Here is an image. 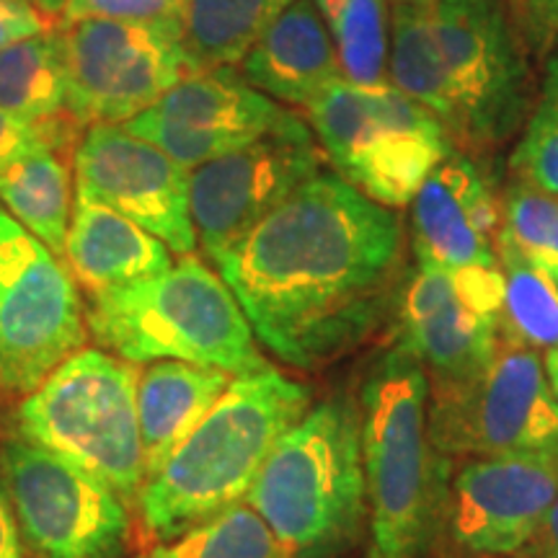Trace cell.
Instances as JSON below:
<instances>
[{
  "instance_id": "obj_2",
  "label": "cell",
  "mask_w": 558,
  "mask_h": 558,
  "mask_svg": "<svg viewBox=\"0 0 558 558\" xmlns=\"http://www.w3.org/2000/svg\"><path fill=\"white\" fill-rule=\"evenodd\" d=\"M313 390L275 367L230 380L192 435L145 478L137 507L160 541L246 501L279 437L311 409Z\"/></svg>"
},
{
  "instance_id": "obj_15",
  "label": "cell",
  "mask_w": 558,
  "mask_h": 558,
  "mask_svg": "<svg viewBox=\"0 0 558 558\" xmlns=\"http://www.w3.org/2000/svg\"><path fill=\"white\" fill-rule=\"evenodd\" d=\"M75 194L101 202L156 235L173 254H194L190 171L122 124H90L73 158Z\"/></svg>"
},
{
  "instance_id": "obj_17",
  "label": "cell",
  "mask_w": 558,
  "mask_h": 558,
  "mask_svg": "<svg viewBox=\"0 0 558 558\" xmlns=\"http://www.w3.org/2000/svg\"><path fill=\"white\" fill-rule=\"evenodd\" d=\"M501 215L476 158L452 150L411 199L414 254L424 267L448 271L499 267Z\"/></svg>"
},
{
  "instance_id": "obj_27",
  "label": "cell",
  "mask_w": 558,
  "mask_h": 558,
  "mask_svg": "<svg viewBox=\"0 0 558 558\" xmlns=\"http://www.w3.org/2000/svg\"><path fill=\"white\" fill-rule=\"evenodd\" d=\"M0 109L24 120L65 111V78L52 29L0 52Z\"/></svg>"
},
{
  "instance_id": "obj_28",
  "label": "cell",
  "mask_w": 558,
  "mask_h": 558,
  "mask_svg": "<svg viewBox=\"0 0 558 558\" xmlns=\"http://www.w3.org/2000/svg\"><path fill=\"white\" fill-rule=\"evenodd\" d=\"M145 558H295L248 501L228 507Z\"/></svg>"
},
{
  "instance_id": "obj_36",
  "label": "cell",
  "mask_w": 558,
  "mask_h": 558,
  "mask_svg": "<svg viewBox=\"0 0 558 558\" xmlns=\"http://www.w3.org/2000/svg\"><path fill=\"white\" fill-rule=\"evenodd\" d=\"M543 367H546L548 386H550V390H554V396H556V401H558V349H550V352H546Z\"/></svg>"
},
{
  "instance_id": "obj_38",
  "label": "cell",
  "mask_w": 558,
  "mask_h": 558,
  "mask_svg": "<svg viewBox=\"0 0 558 558\" xmlns=\"http://www.w3.org/2000/svg\"><path fill=\"white\" fill-rule=\"evenodd\" d=\"M390 5H435L437 0H388Z\"/></svg>"
},
{
  "instance_id": "obj_1",
  "label": "cell",
  "mask_w": 558,
  "mask_h": 558,
  "mask_svg": "<svg viewBox=\"0 0 558 558\" xmlns=\"http://www.w3.org/2000/svg\"><path fill=\"white\" fill-rule=\"evenodd\" d=\"M403 259L396 209L324 169L215 262L256 341L284 365L318 369L386 318Z\"/></svg>"
},
{
  "instance_id": "obj_30",
  "label": "cell",
  "mask_w": 558,
  "mask_h": 558,
  "mask_svg": "<svg viewBox=\"0 0 558 558\" xmlns=\"http://www.w3.org/2000/svg\"><path fill=\"white\" fill-rule=\"evenodd\" d=\"M501 228L558 284V199L512 181L501 209Z\"/></svg>"
},
{
  "instance_id": "obj_21",
  "label": "cell",
  "mask_w": 558,
  "mask_h": 558,
  "mask_svg": "<svg viewBox=\"0 0 558 558\" xmlns=\"http://www.w3.org/2000/svg\"><path fill=\"white\" fill-rule=\"evenodd\" d=\"M230 375L215 367L163 360L145 369L137 383V422L145 478L169 460L192 435L230 386Z\"/></svg>"
},
{
  "instance_id": "obj_16",
  "label": "cell",
  "mask_w": 558,
  "mask_h": 558,
  "mask_svg": "<svg viewBox=\"0 0 558 558\" xmlns=\"http://www.w3.org/2000/svg\"><path fill=\"white\" fill-rule=\"evenodd\" d=\"M558 494V456L471 458L450 481V535L476 556H514L538 538Z\"/></svg>"
},
{
  "instance_id": "obj_13",
  "label": "cell",
  "mask_w": 558,
  "mask_h": 558,
  "mask_svg": "<svg viewBox=\"0 0 558 558\" xmlns=\"http://www.w3.org/2000/svg\"><path fill=\"white\" fill-rule=\"evenodd\" d=\"M326 153L308 128L275 132L190 171L197 243L213 264L251 228L326 169Z\"/></svg>"
},
{
  "instance_id": "obj_39",
  "label": "cell",
  "mask_w": 558,
  "mask_h": 558,
  "mask_svg": "<svg viewBox=\"0 0 558 558\" xmlns=\"http://www.w3.org/2000/svg\"><path fill=\"white\" fill-rule=\"evenodd\" d=\"M550 5H554V11H556V16H558V0H550Z\"/></svg>"
},
{
  "instance_id": "obj_14",
  "label": "cell",
  "mask_w": 558,
  "mask_h": 558,
  "mask_svg": "<svg viewBox=\"0 0 558 558\" xmlns=\"http://www.w3.org/2000/svg\"><path fill=\"white\" fill-rule=\"evenodd\" d=\"M303 124V114L251 88L233 68H226L186 75L166 90L163 99L122 128L192 171L246 148L254 140Z\"/></svg>"
},
{
  "instance_id": "obj_3",
  "label": "cell",
  "mask_w": 558,
  "mask_h": 558,
  "mask_svg": "<svg viewBox=\"0 0 558 558\" xmlns=\"http://www.w3.org/2000/svg\"><path fill=\"white\" fill-rule=\"evenodd\" d=\"M373 558H422L448 509L450 458L429 429V375L399 339L360 390Z\"/></svg>"
},
{
  "instance_id": "obj_31",
  "label": "cell",
  "mask_w": 558,
  "mask_h": 558,
  "mask_svg": "<svg viewBox=\"0 0 558 558\" xmlns=\"http://www.w3.org/2000/svg\"><path fill=\"white\" fill-rule=\"evenodd\" d=\"M83 132L86 128L68 111L45 117V120H24L0 109V171L37 148L78 150Z\"/></svg>"
},
{
  "instance_id": "obj_25",
  "label": "cell",
  "mask_w": 558,
  "mask_h": 558,
  "mask_svg": "<svg viewBox=\"0 0 558 558\" xmlns=\"http://www.w3.org/2000/svg\"><path fill=\"white\" fill-rule=\"evenodd\" d=\"M499 269L505 277L499 337L530 349H558V284L535 267L501 228L497 243Z\"/></svg>"
},
{
  "instance_id": "obj_33",
  "label": "cell",
  "mask_w": 558,
  "mask_h": 558,
  "mask_svg": "<svg viewBox=\"0 0 558 558\" xmlns=\"http://www.w3.org/2000/svg\"><path fill=\"white\" fill-rule=\"evenodd\" d=\"M54 19L45 16L32 0H0V52L21 39L50 32Z\"/></svg>"
},
{
  "instance_id": "obj_34",
  "label": "cell",
  "mask_w": 558,
  "mask_h": 558,
  "mask_svg": "<svg viewBox=\"0 0 558 558\" xmlns=\"http://www.w3.org/2000/svg\"><path fill=\"white\" fill-rule=\"evenodd\" d=\"M0 558H26L16 514H13L3 481H0Z\"/></svg>"
},
{
  "instance_id": "obj_7",
  "label": "cell",
  "mask_w": 558,
  "mask_h": 558,
  "mask_svg": "<svg viewBox=\"0 0 558 558\" xmlns=\"http://www.w3.org/2000/svg\"><path fill=\"white\" fill-rule=\"evenodd\" d=\"M303 117L333 171L390 209L411 205L429 171L458 150L445 124L390 83L365 88L339 81Z\"/></svg>"
},
{
  "instance_id": "obj_6",
  "label": "cell",
  "mask_w": 558,
  "mask_h": 558,
  "mask_svg": "<svg viewBox=\"0 0 558 558\" xmlns=\"http://www.w3.org/2000/svg\"><path fill=\"white\" fill-rule=\"evenodd\" d=\"M137 383L135 362L81 349L21 401L19 437L99 478L124 505L137 501L145 484Z\"/></svg>"
},
{
  "instance_id": "obj_9",
  "label": "cell",
  "mask_w": 558,
  "mask_h": 558,
  "mask_svg": "<svg viewBox=\"0 0 558 558\" xmlns=\"http://www.w3.org/2000/svg\"><path fill=\"white\" fill-rule=\"evenodd\" d=\"M65 111L83 128L124 124L190 75L181 29L117 19H58Z\"/></svg>"
},
{
  "instance_id": "obj_20",
  "label": "cell",
  "mask_w": 558,
  "mask_h": 558,
  "mask_svg": "<svg viewBox=\"0 0 558 558\" xmlns=\"http://www.w3.org/2000/svg\"><path fill=\"white\" fill-rule=\"evenodd\" d=\"M62 259L75 284L99 295L171 269L173 251L117 209L75 194Z\"/></svg>"
},
{
  "instance_id": "obj_26",
  "label": "cell",
  "mask_w": 558,
  "mask_h": 558,
  "mask_svg": "<svg viewBox=\"0 0 558 558\" xmlns=\"http://www.w3.org/2000/svg\"><path fill=\"white\" fill-rule=\"evenodd\" d=\"M331 34L341 78L352 86H388V0H316Z\"/></svg>"
},
{
  "instance_id": "obj_12",
  "label": "cell",
  "mask_w": 558,
  "mask_h": 558,
  "mask_svg": "<svg viewBox=\"0 0 558 558\" xmlns=\"http://www.w3.org/2000/svg\"><path fill=\"white\" fill-rule=\"evenodd\" d=\"M0 481L21 538L39 558H122L128 550V505L65 458L24 437L9 439Z\"/></svg>"
},
{
  "instance_id": "obj_18",
  "label": "cell",
  "mask_w": 558,
  "mask_h": 558,
  "mask_svg": "<svg viewBox=\"0 0 558 558\" xmlns=\"http://www.w3.org/2000/svg\"><path fill=\"white\" fill-rule=\"evenodd\" d=\"M499 339V320L465 298L452 271L418 264L401 298V341L429 380L473 378L494 357Z\"/></svg>"
},
{
  "instance_id": "obj_8",
  "label": "cell",
  "mask_w": 558,
  "mask_h": 558,
  "mask_svg": "<svg viewBox=\"0 0 558 558\" xmlns=\"http://www.w3.org/2000/svg\"><path fill=\"white\" fill-rule=\"evenodd\" d=\"M429 429L442 456H558V401L535 349L499 339L473 378L429 380Z\"/></svg>"
},
{
  "instance_id": "obj_4",
  "label": "cell",
  "mask_w": 558,
  "mask_h": 558,
  "mask_svg": "<svg viewBox=\"0 0 558 558\" xmlns=\"http://www.w3.org/2000/svg\"><path fill=\"white\" fill-rule=\"evenodd\" d=\"M90 337L117 357L135 362H190L228 375L269 369L246 313L220 277L197 254L171 269L90 295Z\"/></svg>"
},
{
  "instance_id": "obj_35",
  "label": "cell",
  "mask_w": 558,
  "mask_h": 558,
  "mask_svg": "<svg viewBox=\"0 0 558 558\" xmlns=\"http://www.w3.org/2000/svg\"><path fill=\"white\" fill-rule=\"evenodd\" d=\"M535 546H541V558H558V494L543 522Z\"/></svg>"
},
{
  "instance_id": "obj_24",
  "label": "cell",
  "mask_w": 558,
  "mask_h": 558,
  "mask_svg": "<svg viewBox=\"0 0 558 558\" xmlns=\"http://www.w3.org/2000/svg\"><path fill=\"white\" fill-rule=\"evenodd\" d=\"M295 0H186L181 47L190 75L235 70L254 41Z\"/></svg>"
},
{
  "instance_id": "obj_11",
  "label": "cell",
  "mask_w": 558,
  "mask_h": 558,
  "mask_svg": "<svg viewBox=\"0 0 558 558\" xmlns=\"http://www.w3.org/2000/svg\"><path fill=\"white\" fill-rule=\"evenodd\" d=\"M432 24L463 107V153L501 148L530 111L527 62L507 0H437Z\"/></svg>"
},
{
  "instance_id": "obj_23",
  "label": "cell",
  "mask_w": 558,
  "mask_h": 558,
  "mask_svg": "<svg viewBox=\"0 0 558 558\" xmlns=\"http://www.w3.org/2000/svg\"><path fill=\"white\" fill-rule=\"evenodd\" d=\"M75 150L37 148L0 171V202L13 220L62 254L75 202Z\"/></svg>"
},
{
  "instance_id": "obj_22",
  "label": "cell",
  "mask_w": 558,
  "mask_h": 558,
  "mask_svg": "<svg viewBox=\"0 0 558 558\" xmlns=\"http://www.w3.org/2000/svg\"><path fill=\"white\" fill-rule=\"evenodd\" d=\"M388 83L403 96L429 109L450 132L452 145L463 150V107H460L448 68L439 54L432 5H393Z\"/></svg>"
},
{
  "instance_id": "obj_32",
  "label": "cell",
  "mask_w": 558,
  "mask_h": 558,
  "mask_svg": "<svg viewBox=\"0 0 558 558\" xmlns=\"http://www.w3.org/2000/svg\"><path fill=\"white\" fill-rule=\"evenodd\" d=\"M186 0H68L60 19H117L181 29Z\"/></svg>"
},
{
  "instance_id": "obj_5",
  "label": "cell",
  "mask_w": 558,
  "mask_h": 558,
  "mask_svg": "<svg viewBox=\"0 0 558 558\" xmlns=\"http://www.w3.org/2000/svg\"><path fill=\"white\" fill-rule=\"evenodd\" d=\"M246 501L295 558H333L367 520L360 401L333 396L305 411L262 465Z\"/></svg>"
},
{
  "instance_id": "obj_10",
  "label": "cell",
  "mask_w": 558,
  "mask_h": 558,
  "mask_svg": "<svg viewBox=\"0 0 558 558\" xmlns=\"http://www.w3.org/2000/svg\"><path fill=\"white\" fill-rule=\"evenodd\" d=\"M65 264L0 207V388L32 393L86 341Z\"/></svg>"
},
{
  "instance_id": "obj_19",
  "label": "cell",
  "mask_w": 558,
  "mask_h": 558,
  "mask_svg": "<svg viewBox=\"0 0 558 558\" xmlns=\"http://www.w3.org/2000/svg\"><path fill=\"white\" fill-rule=\"evenodd\" d=\"M235 73L282 107L308 109L337 86L341 68L316 0H295L243 54Z\"/></svg>"
},
{
  "instance_id": "obj_37",
  "label": "cell",
  "mask_w": 558,
  "mask_h": 558,
  "mask_svg": "<svg viewBox=\"0 0 558 558\" xmlns=\"http://www.w3.org/2000/svg\"><path fill=\"white\" fill-rule=\"evenodd\" d=\"M32 3L37 5V9L45 13V16L60 19L62 9H65V5H68V0H32Z\"/></svg>"
},
{
  "instance_id": "obj_29",
  "label": "cell",
  "mask_w": 558,
  "mask_h": 558,
  "mask_svg": "<svg viewBox=\"0 0 558 558\" xmlns=\"http://www.w3.org/2000/svg\"><path fill=\"white\" fill-rule=\"evenodd\" d=\"M509 166L522 184L558 199V37Z\"/></svg>"
}]
</instances>
